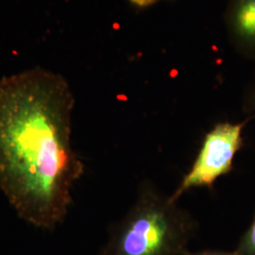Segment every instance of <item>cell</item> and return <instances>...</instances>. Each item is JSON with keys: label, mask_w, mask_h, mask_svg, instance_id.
I'll return each mask as SVG.
<instances>
[{"label": "cell", "mask_w": 255, "mask_h": 255, "mask_svg": "<svg viewBox=\"0 0 255 255\" xmlns=\"http://www.w3.org/2000/svg\"><path fill=\"white\" fill-rule=\"evenodd\" d=\"M197 231L187 210L144 182L126 215L109 229L99 255H184Z\"/></svg>", "instance_id": "7a4b0ae2"}, {"label": "cell", "mask_w": 255, "mask_h": 255, "mask_svg": "<svg viewBox=\"0 0 255 255\" xmlns=\"http://www.w3.org/2000/svg\"><path fill=\"white\" fill-rule=\"evenodd\" d=\"M252 105H253L254 109L255 110V90H254V93H253V98H252Z\"/></svg>", "instance_id": "ba28073f"}, {"label": "cell", "mask_w": 255, "mask_h": 255, "mask_svg": "<svg viewBox=\"0 0 255 255\" xmlns=\"http://www.w3.org/2000/svg\"><path fill=\"white\" fill-rule=\"evenodd\" d=\"M244 125L245 123L221 122L210 129L191 168L170 195L173 201H179L184 193L193 188H212L219 177L231 171L234 158L242 146Z\"/></svg>", "instance_id": "3957f363"}, {"label": "cell", "mask_w": 255, "mask_h": 255, "mask_svg": "<svg viewBox=\"0 0 255 255\" xmlns=\"http://www.w3.org/2000/svg\"><path fill=\"white\" fill-rule=\"evenodd\" d=\"M225 20L236 50L255 62V0H227Z\"/></svg>", "instance_id": "277c9868"}, {"label": "cell", "mask_w": 255, "mask_h": 255, "mask_svg": "<svg viewBox=\"0 0 255 255\" xmlns=\"http://www.w3.org/2000/svg\"><path fill=\"white\" fill-rule=\"evenodd\" d=\"M74 105L68 82L47 69L0 79V191L35 228L64 222L85 170L71 142Z\"/></svg>", "instance_id": "6da1fadb"}, {"label": "cell", "mask_w": 255, "mask_h": 255, "mask_svg": "<svg viewBox=\"0 0 255 255\" xmlns=\"http://www.w3.org/2000/svg\"><path fill=\"white\" fill-rule=\"evenodd\" d=\"M128 2L137 9H146L166 0H127Z\"/></svg>", "instance_id": "8992f818"}, {"label": "cell", "mask_w": 255, "mask_h": 255, "mask_svg": "<svg viewBox=\"0 0 255 255\" xmlns=\"http://www.w3.org/2000/svg\"><path fill=\"white\" fill-rule=\"evenodd\" d=\"M184 255H238L236 254H230L222 251L218 250H202V251H197V252H191L190 250L187 251Z\"/></svg>", "instance_id": "52a82bcc"}, {"label": "cell", "mask_w": 255, "mask_h": 255, "mask_svg": "<svg viewBox=\"0 0 255 255\" xmlns=\"http://www.w3.org/2000/svg\"><path fill=\"white\" fill-rule=\"evenodd\" d=\"M238 255H255V219L237 250Z\"/></svg>", "instance_id": "5b68a950"}]
</instances>
